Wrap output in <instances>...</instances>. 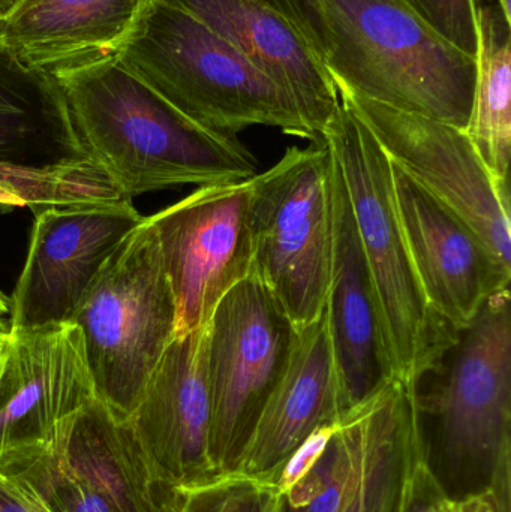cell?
<instances>
[{
	"mask_svg": "<svg viewBox=\"0 0 511 512\" xmlns=\"http://www.w3.org/2000/svg\"><path fill=\"white\" fill-rule=\"evenodd\" d=\"M57 81L84 147L126 200L257 174V158L242 141L192 122L117 60Z\"/></svg>",
	"mask_w": 511,
	"mask_h": 512,
	"instance_id": "6da1fadb",
	"label": "cell"
},
{
	"mask_svg": "<svg viewBox=\"0 0 511 512\" xmlns=\"http://www.w3.org/2000/svg\"><path fill=\"white\" fill-rule=\"evenodd\" d=\"M312 50L333 83L467 129L476 59L432 32L402 0H309Z\"/></svg>",
	"mask_w": 511,
	"mask_h": 512,
	"instance_id": "7a4b0ae2",
	"label": "cell"
},
{
	"mask_svg": "<svg viewBox=\"0 0 511 512\" xmlns=\"http://www.w3.org/2000/svg\"><path fill=\"white\" fill-rule=\"evenodd\" d=\"M117 62L210 131L236 137L267 126L317 141L282 87L203 21L165 0L147 2Z\"/></svg>",
	"mask_w": 511,
	"mask_h": 512,
	"instance_id": "3957f363",
	"label": "cell"
},
{
	"mask_svg": "<svg viewBox=\"0 0 511 512\" xmlns=\"http://www.w3.org/2000/svg\"><path fill=\"white\" fill-rule=\"evenodd\" d=\"M321 138L344 177L393 376L419 385L459 331L432 312L417 279L396 206L392 162L368 126L342 101Z\"/></svg>",
	"mask_w": 511,
	"mask_h": 512,
	"instance_id": "277c9868",
	"label": "cell"
},
{
	"mask_svg": "<svg viewBox=\"0 0 511 512\" xmlns=\"http://www.w3.org/2000/svg\"><path fill=\"white\" fill-rule=\"evenodd\" d=\"M71 322L96 397L128 418L176 337V301L149 219L111 256Z\"/></svg>",
	"mask_w": 511,
	"mask_h": 512,
	"instance_id": "5b68a950",
	"label": "cell"
},
{
	"mask_svg": "<svg viewBox=\"0 0 511 512\" xmlns=\"http://www.w3.org/2000/svg\"><path fill=\"white\" fill-rule=\"evenodd\" d=\"M332 170V152L321 138L308 147H288L278 164L251 177L252 273L297 330L326 309L333 243Z\"/></svg>",
	"mask_w": 511,
	"mask_h": 512,
	"instance_id": "8992f818",
	"label": "cell"
},
{
	"mask_svg": "<svg viewBox=\"0 0 511 512\" xmlns=\"http://www.w3.org/2000/svg\"><path fill=\"white\" fill-rule=\"evenodd\" d=\"M423 379L431 388L422 394L417 385L420 412L434 420L444 471L485 489L511 448L510 289L483 303Z\"/></svg>",
	"mask_w": 511,
	"mask_h": 512,
	"instance_id": "52a82bcc",
	"label": "cell"
},
{
	"mask_svg": "<svg viewBox=\"0 0 511 512\" xmlns=\"http://www.w3.org/2000/svg\"><path fill=\"white\" fill-rule=\"evenodd\" d=\"M426 451L417 384L393 379L339 418L320 459L279 495V512H404Z\"/></svg>",
	"mask_w": 511,
	"mask_h": 512,
	"instance_id": "ba28073f",
	"label": "cell"
},
{
	"mask_svg": "<svg viewBox=\"0 0 511 512\" xmlns=\"http://www.w3.org/2000/svg\"><path fill=\"white\" fill-rule=\"evenodd\" d=\"M0 186L33 213L126 200L84 147L59 81L2 42Z\"/></svg>",
	"mask_w": 511,
	"mask_h": 512,
	"instance_id": "9c48e42d",
	"label": "cell"
},
{
	"mask_svg": "<svg viewBox=\"0 0 511 512\" xmlns=\"http://www.w3.org/2000/svg\"><path fill=\"white\" fill-rule=\"evenodd\" d=\"M297 328L254 273L234 286L207 324L209 456L216 474L233 472L293 351Z\"/></svg>",
	"mask_w": 511,
	"mask_h": 512,
	"instance_id": "30bf717a",
	"label": "cell"
},
{
	"mask_svg": "<svg viewBox=\"0 0 511 512\" xmlns=\"http://www.w3.org/2000/svg\"><path fill=\"white\" fill-rule=\"evenodd\" d=\"M387 158L470 225L511 267L510 192L497 185L465 129L363 98L335 83Z\"/></svg>",
	"mask_w": 511,
	"mask_h": 512,
	"instance_id": "8fae6325",
	"label": "cell"
},
{
	"mask_svg": "<svg viewBox=\"0 0 511 512\" xmlns=\"http://www.w3.org/2000/svg\"><path fill=\"white\" fill-rule=\"evenodd\" d=\"M251 179L200 186L149 222L176 301V337L209 324L219 301L252 274Z\"/></svg>",
	"mask_w": 511,
	"mask_h": 512,
	"instance_id": "7c38bea8",
	"label": "cell"
},
{
	"mask_svg": "<svg viewBox=\"0 0 511 512\" xmlns=\"http://www.w3.org/2000/svg\"><path fill=\"white\" fill-rule=\"evenodd\" d=\"M146 221L132 200L48 207L35 213L9 328L69 324L111 256Z\"/></svg>",
	"mask_w": 511,
	"mask_h": 512,
	"instance_id": "4fadbf2b",
	"label": "cell"
},
{
	"mask_svg": "<svg viewBox=\"0 0 511 512\" xmlns=\"http://www.w3.org/2000/svg\"><path fill=\"white\" fill-rule=\"evenodd\" d=\"M96 399L77 325L9 328L0 346V456L53 444Z\"/></svg>",
	"mask_w": 511,
	"mask_h": 512,
	"instance_id": "5bb4252c",
	"label": "cell"
},
{
	"mask_svg": "<svg viewBox=\"0 0 511 512\" xmlns=\"http://www.w3.org/2000/svg\"><path fill=\"white\" fill-rule=\"evenodd\" d=\"M392 174L399 219L426 301L441 319L464 330L489 297L510 289L511 267L393 162Z\"/></svg>",
	"mask_w": 511,
	"mask_h": 512,
	"instance_id": "9a60e30c",
	"label": "cell"
},
{
	"mask_svg": "<svg viewBox=\"0 0 511 512\" xmlns=\"http://www.w3.org/2000/svg\"><path fill=\"white\" fill-rule=\"evenodd\" d=\"M207 325L174 337L128 418L153 471L185 495L218 477L209 456Z\"/></svg>",
	"mask_w": 511,
	"mask_h": 512,
	"instance_id": "2e32d148",
	"label": "cell"
},
{
	"mask_svg": "<svg viewBox=\"0 0 511 512\" xmlns=\"http://www.w3.org/2000/svg\"><path fill=\"white\" fill-rule=\"evenodd\" d=\"M333 156V155H332ZM333 243L326 316L347 412L395 379L374 282L341 168L333 156Z\"/></svg>",
	"mask_w": 511,
	"mask_h": 512,
	"instance_id": "e0dca14e",
	"label": "cell"
},
{
	"mask_svg": "<svg viewBox=\"0 0 511 512\" xmlns=\"http://www.w3.org/2000/svg\"><path fill=\"white\" fill-rule=\"evenodd\" d=\"M347 414L326 309L299 328L281 381L270 394L233 472L275 483L279 469L318 427Z\"/></svg>",
	"mask_w": 511,
	"mask_h": 512,
	"instance_id": "ac0fdd59",
	"label": "cell"
},
{
	"mask_svg": "<svg viewBox=\"0 0 511 512\" xmlns=\"http://www.w3.org/2000/svg\"><path fill=\"white\" fill-rule=\"evenodd\" d=\"M203 21L293 99L320 140L338 110L339 93L302 33L257 0H165Z\"/></svg>",
	"mask_w": 511,
	"mask_h": 512,
	"instance_id": "d6986e66",
	"label": "cell"
},
{
	"mask_svg": "<svg viewBox=\"0 0 511 512\" xmlns=\"http://www.w3.org/2000/svg\"><path fill=\"white\" fill-rule=\"evenodd\" d=\"M149 0H23L0 20V42L60 78L114 62Z\"/></svg>",
	"mask_w": 511,
	"mask_h": 512,
	"instance_id": "ffe728a7",
	"label": "cell"
},
{
	"mask_svg": "<svg viewBox=\"0 0 511 512\" xmlns=\"http://www.w3.org/2000/svg\"><path fill=\"white\" fill-rule=\"evenodd\" d=\"M65 457L114 512L182 511L185 495L159 480L128 421L99 399L75 417Z\"/></svg>",
	"mask_w": 511,
	"mask_h": 512,
	"instance_id": "44dd1931",
	"label": "cell"
},
{
	"mask_svg": "<svg viewBox=\"0 0 511 512\" xmlns=\"http://www.w3.org/2000/svg\"><path fill=\"white\" fill-rule=\"evenodd\" d=\"M479 47L468 138L492 179L510 192L511 24L498 5H479Z\"/></svg>",
	"mask_w": 511,
	"mask_h": 512,
	"instance_id": "7402d4cb",
	"label": "cell"
},
{
	"mask_svg": "<svg viewBox=\"0 0 511 512\" xmlns=\"http://www.w3.org/2000/svg\"><path fill=\"white\" fill-rule=\"evenodd\" d=\"M71 426L47 447L3 454L0 471L29 487L48 512H114L69 466L65 442Z\"/></svg>",
	"mask_w": 511,
	"mask_h": 512,
	"instance_id": "603a6c76",
	"label": "cell"
},
{
	"mask_svg": "<svg viewBox=\"0 0 511 512\" xmlns=\"http://www.w3.org/2000/svg\"><path fill=\"white\" fill-rule=\"evenodd\" d=\"M279 501L272 480L227 472L188 490L180 512H278Z\"/></svg>",
	"mask_w": 511,
	"mask_h": 512,
	"instance_id": "cb8c5ba5",
	"label": "cell"
},
{
	"mask_svg": "<svg viewBox=\"0 0 511 512\" xmlns=\"http://www.w3.org/2000/svg\"><path fill=\"white\" fill-rule=\"evenodd\" d=\"M432 32L476 59L479 3L476 0H402Z\"/></svg>",
	"mask_w": 511,
	"mask_h": 512,
	"instance_id": "d4e9b609",
	"label": "cell"
},
{
	"mask_svg": "<svg viewBox=\"0 0 511 512\" xmlns=\"http://www.w3.org/2000/svg\"><path fill=\"white\" fill-rule=\"evenodd\" d=\"M441 512H511V448L501 456L485 489L462 498L447 496Z\"/></svg>",
	"mask_w": 511,
	"mask_h": 512,
	"instance_id": "484cf974",
	"label": "cell"
},
{
	"mask_svg": "<svg viewBox=\"0 0 511 512\" xmlns=\"http://www.w3.org/2000/svg\"><path fill=\"white\" fill-rule=\"evenodd\" d=\"M336 423L326 424V426L318 427L315 432H312L296 450L291 453V456L285 460L284 465L279 469L276 475L275 484L278 487L279 495L284 493L285 490L290 489L296 481H299L306 472L311 469V466L320 459L321 454L326 450L332 439L333 432L336 429Z\"/></svg>",
	"mask_w": 511,
	"mask_h": 512,
	"instance_id": "4316f807",
	"label": "cell"
},
{
	"mask_svg": "<svg viewBox=\"0 0 511 512\" xmlns=\"http://www.w3.org/2000/svg\"><path fill=\"white\" fill-rule=\"evenodd\" d=\"M449 492L432 468L428 451L420 457L414 469L410 495L404 512H441Z\"/></svg>",
	"mask_w": 511,
	"mask_h": 512,
	"instance_id": "83f0119b",
	"label": "cell"
},
{
	"mask_svg": "<svg viewBox=\"0 0 511 512\" xmlns=\"http://www.w3.org/2000/svg\"><path fill=\"white\" fill-rule=\"evenodd\" d=\"M0 512H48L20 480L0 471Z\"/></svg>",
	"mask_w": 511,
	"mask_h": 512,
	"instance_id": "f1b7e54d",
	"label": "cell"
},
{
	"mask_svg": "<svg viewBox=\"0 0 511 512\" xmlns=\"http://www.w3.org/2000/svg\"><path fill=\"white\" fill-rule=\"evenodd\" d=\"M257 2L272 9V11L278 12L285 20L290 21L302 33L308 44H312L314 11H312L309 0H257Z\"/></svg>",
	"mask_w": 511,
	"mask_h": 512,
	"instance_id": "f546056e",
	"label": "cell"
},
{
	"mask_svg": "<svg viewBox=\"0 0 511 512\" xmlns=\"http://www.w3.org/2000/svg\"><path fill=\"white\" fill-rule=\"evenodd\" d=\"M0 207H6V209H18V207H26L24 206L23 201L20 198L15 197L12 192L6 191L5 188L0 186Z\"/></svg>",
	"mask_w": 511,
	"mask_h": 512,
	"instance_id": "4dcf8cb0",
	"label": "cell"
},
{
	"mask_svg": "<svg viewBox=\"0 0 511 512\" xmlns=\"http://www.w3.org/2000/svg\"><path fill=\"white\" fill-rule=\"evenodd\" d=\"M23 0H0V20L8 17Z\"/></svg>",
	"mask_w": 511,
	"mask_h": 512,
	"instance_id": "1f68e13d",
	"label": "cell"
},
{
	"mask_svg": "<svg viewBox=\"0 0 511 512\" xmlns=\"http://www.w3.org/2000/svg\"><path fill=\"white\" fill-rule=\"evenodd\" d=\"M498 8L503 12L504 18H506L507 23L511 24V8H510V0H497Z\"/></svg>",
	"mask_w": 511,
	"mask_h": 512,
	"instance_id": "d6a6232c",
	"label": "cell"
},
{
	"mask_svg": "<svg viewBox=\"0 0 511 512\" xmlns=\"http://www.w3.org/2000/svg\"><path fill=\"white\" fill-rule=\"evenodd\" d=\"M11 310V301L0 291V318Z\"/></svg>",
	"mask_w": 511,
	"mask_h": 512,
	"instance_id": "836d02e7",
	"label": "cell"
},
{
	"mask_svg": "<svg viewBox=\"0 0 511 512\" xmlns=\"http://www.w3.org/2000/svg\"><path fill=\"white\" fill-rule=\"evenodd\" d=\"M9 333V325L6 324L5 321H2V318H0V346H2V343L5 342L6 336H8Z\"/></svg>",
	"mask_w": 511,
	"mask_h": 512,
	"instance_id": "e575fe53",
	"label": "cell"
},
{
	"mask_svg": "<svg viewBox=\"0 0 511 512\" xmlns=\"http://www.w3.org/2000/svg\"><path fill=\"white\" fill-rule=\"evenodd\" d=\"M12 212L11 209H6V207H0V216L5 215V213Z\"/></svg>",
	"mask_w": 511,
	"mask_h": 512,
	"instance_id": "d590c367",
	"label": "cell"
},
{
	"mask_svg": "<svg viewBox=\"0 0 511 512\" xmlns=\"http://www.w3.org/2000/svg\"><path fill=\"white\" fill-rule=\"evenodd\" d=\"M477 3L479 2H492V0H476Z\"/></svg>",
	"mask_w": 511,
	"mask_h": 512,
	"instance_id": "8d00e7d4",
	"label": "cell"
},
{
	"mask_svg": "<svg viewBox=\"0 0 511 512\" xmlns=\"http://www.w3.org/2000/svg\"><path fill=\"white\" fill-rule=\"evenodd\" d=\"M279 512V511H278Z\"/></svg>",
	"mask_w": 511,
	"mask_h": 512,
	"instance_id": "74e56055",
	"label": "cell"
}]
</instances>
